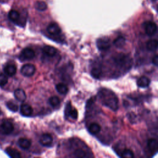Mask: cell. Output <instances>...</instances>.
<instances>
[{
    "label": "cell",
    "mask_w": 158,
    "mask_h": 158,
    "mask_svg": "<svg viewBox=\"0 0 158 158\" xmlns=\"http://www.w3.org/2000/svg\"><path fill=\"white\" fill-rule=\"evenodd\" d=\"M17 144L20 148L23 149H27L31 146V141L27 138H21L18 140Z\"/></svg>",
    "instance_id": "11"
},
{
    "label": "cell",
    "mask_w": 158,
    "mask_h": 158,
    "mask_svg": "<svg viewBox=\"0 0 158 158\" xmlns=\"http://www.w3.org/2000/svg\"><path fill=\"white\" fill-rule=\"evenodd\" d=\"M102 73L101 69L99 67H93L91 71V74L93 77L98 79L101 77Z\"/></svg>",
    "instance_id": "24"
},
{
    "label": "cell",
    "mask_w": 158,
    "mask_h": 158,
    "mask_svg": "<svg viewBox=\"0 0 158 158\" xmlns=\"http://www.w3.org/2000/svg\"><path fill=\"white\" fill-rule=\"evenodd\" d=\"M113 43H114V45L116 48H122L123 46V45L125 43V39L123 36H119L114 40Z\"/></svg>",
    "instance_id": "21"
},
{
    "label": "cell",
    "mask_w": 158,
    "mask_h": 158,
    "mask_svg": "<svg viewBox=\"0 0 158 158\" xmlns=\"http://www.w3.org/2000/svg\"><path fill=\"white\" fill-rule=\"evenodd\" d=\"M8 82V79L5 74L0 73V86L2 87L5 86Z\"/></svg>",
    "instance_id": "29"
},
{
    "label": "cell",
    "mask_w": 158,
    "mask_h": 158,
    "mask_svg": "<svg viewBox=\"0 0 158 158\" xmlns=\"http://www.w3.org/2000/svg\"><path fill=\"white\" fill-rule=\"evenodd\" d=\"M9 19L14 22H16L20 18V14L15 10H11L8 14Z\"/></svg>",
    "instance_id": "20"
},
{
    "label": "cell",
    "mask_w": 158,
    "mask_h": 158,
    "mask_svg": "<svg viewBox=\"0 0 158 158\" xmlns=\"http://www.w3.org/2000/svg\"><path fill=\"white\" fill-rule=\"evenodd\" d=\"M150 80L144 76L141 77L140 78H139V79L137 81V85L140 88H147L149 86V84H150Z\"/></svg>",
    "instance_id": "14"
},
{
    "label": "cell",
    "mask_w": 158,
    "mask_h": 158,
    "mask_svg": "<svg viewBox=\"0 0 158 158\" xmlns=\"http://www.w3.org/2000/svg\"><path fill=\"white\" fill-rule=\"evenodd\" d=\"M121 157H127V158H131L134 157V153L133 152L129 149H124L122 152L121 153Z\"/></svg>",
    "instance_id": "26"
},
{
    "label": "cell",
    "mask_w": 158,
    "mask_h": 158,
    "mask_svg": "<svg viewBox=\"0 0 158 158\" xmlns=\"http://www.w3.org/2000/svg\"><path fill=\"white\" fill-rule=\"evenodd\" d=\"M56 88L57 92L61 94H65L68 92V87L65 84L62 83L57 84L56 86Z\"/></svg>",
    "instance_id": "22"
},
{
    "label": "cell",
    "mask_w": 158,
    "mask_h": 158,
    "mask_svg": "<svg viewBox=\"0 0 158 158\" xmlns=\"http://www.w3.org/2000/svg\"><path fill=\"white\" fill-rule=\"evenodd\" d=\"M20 56L25 60H30L35 57V52L31 48H26L22 51Z\"/></svg>",
    "instance_id": "8"
},
{
    "label": "cell",
    "mask_w": 158,
    "mask_h": 158,
    "mask_svg": "<svg viewBox=\"0 0 158 158\" xmlns=\"http://www.w3.org/2000/svg\"><path fill=\"white\" fill-rule=\"evenodd\" d=\"M115 63L120 67L129 68L131 65V58L125 54H118L114 57Z\"/></svg>",
    "instance_id": "2"
},
{
    "label": "cell",
    "mask_w": 158,
    "mask_h": 158,
    "mask_svg": "<svg viewBox=\"0 0 158 158\" xmlns=\"http://www.w3.org/2000/svg\"><path fill=\"white\" fill-rule=\"evenodd\" d=\"M74 155L77 157H88L87 153L83 149H78L74 152Z\"/></svg>",
    "instance_id": "28"
},
{
    "label": "cell",
    "mask_w": 158,
    "mask_h": 158,
    "mask_svg": "<svg viewBox=\"0 0 158 158\" xmlns=\"http://www.w3.org/2000/svg\"><path fill=\"white\" fill-rule=\"evenodd\" d=\"M4 71L6 75L8 76H13L17 72V68L16 66L13 64H9L4 67Z\"/></svg>",
    "instance_id": "16"
},
{
    "label": "cell",
    "mask_w": 158,
    "mask_h": 158,
    "mask_svg": "<svg viewBox=\"0 0 158 158\" xmlns=\"http://www.w3.org/2000/svg\"><path fill=\"white\" fill-rule=\"evenodd\" d=\"M49 103L53 107H57V106H58L59 105V104H60V99H59V98L57 96H51L49 99Z\"/></svg>",
    "instance_id": "25"
},
{
    "label": "cell",
    "mask_w": 158,
    "mask_h": 158,
    "mask_svg": "<svg viewBox=\"0 0 158 158\" xmlns=\"http://www.w3.org/2000/svg\"><path fill=\"white\" fill-rule=\"evenodd\" d=\"M70 110H71V105L69 102H68L65 107V115L66 117L69 116V113H70Z\"/></svg>",
    "instance_id": "31"
},
{
    "label": "cell",
    "mask_w": 158,
    "mask_h": 158,
    "mask_svg": "<svg viewBox=\"0 0 158 158\" xmlns=\"http://www.w3.org/2000/svg\"><path fill=\"white\" fill-rule=\"evenodd\" d=\"M35 7L40 11L45 10L47 9V4L43 1H38L35 4Z\"/></svg>",
    "instance_id": "23"
},
{
    "label": "cell",
    "mask_w": 158,
    "mask_h": 158,
    "mask_svg": "<svg viewBox=\"0 0 158 158\" xmlns=\"http://www.w3.org/2000/svg\"><path fill=\"white\" fill-rule=\"evenodd\" d=\"M98 96L101 103L104 106L114 111L118 109V99L112 91L107 89H102L99 91Z\"/></svg>",
    "instance_id": "1"
},
{
    "label": "cell",
    "mask_w": 158,
    "mask_h": 158,
    "mask_svg": "<svg viewBox=\"0 0 158 158\" xmlns=\"http://www.w3.org/2000/svg\"><path fill=\"white\" fill-rule=\"evenodd\" d=\"M7 108L12 111V112H17L18 110V106L12 101H9L7 102Z\"/></svg>",
    "instance_id": "27"
},
{
    "label": "cell",
    "mask_w": 158,
    "mask_h": 158,
    "mask_svg": "<svg viewBox=\"0 0 158 158\" xmlns=\"http://www.w3.org/2000/svg\"><path fill=\"white\" fill-rule=\"evenodd\" d=\"M101 126L99 124H98V123H92L91 124H90V125L89 126L88 128V130L89 132L92 134V135H95L98 133L100 131H101Z\"/></svg>",
    "instance_id": "17"
},
{
    "label": "cell",
    "mask_w": 158,
    "mask_h": 158,
    "mask_svg": "<svg viewBox=\"0 0 158 158\" xmlns=\"http://www.w3.org/2000/svg\"><path fill=\"white\" fill-rule=\"evenodd\" d=\"M157 44L156 40H151L146 43V48L148 51H154L157 48Z\"/></svg>",
    "instance_id": "19"
},
{
    "label": "cell",
    "mask_w": 158,
    "mask_h": 158,
    "mask_svg": "<svg viewBox=\"0 0 158 158\" xmlns=\"http://www.w3.org/2000/svg\"><path fill=\"white\" fill-rule=\"evenodd\" d=\"M96 46L100 51H106L110 47V41L106 37L98 38L96 41Z\"/></svg>",
    "instance_id": "3"
},
{
    "label": "cell",
    "mask_w": 158,
    "mask_h": 158,
    "mask_svg": "<svg viewBox=\"0 0 158 158\" xmlns=\"http://www.w3.org/2000/svg\"><path fill=\"white\" fill-rule=\"evenodd\" d=\"M47 31L52 35H57L60 33L61 30L57 23H51L47 27Z\"/></svg>",
    "instance_id": "9"
},
{
    "label": "cell",
    "mask_w": 158,
    "mask_h": 158,
    "mask_svg": "<svg viewBox=\"0 0 158 158\" xmlns=\"http://www.w3.org/2000/svg\"><path fill=\"white\" fill-rule=\"evenodd\" d=\"M14 130L13 124L8 121L4 120L0 125V132L4 135H9Z\"/></svg>",
    "instance_id": "5"
},
{
    "label": "cell",
    "mask_w": 158,
    "mask_h": 158,
    "mask_svg": "<svg viewBox=\"0 0 158 158\" xmlns=\"http://www.w3.org/2000/svg\"><path fill=\"white\" fill-rule=\"evenodd\" d=\"M36 70L35 65L31 64H27L23 65L20 70L21 73L25 77H31L33 75Z\"/></svg>",
    "instance_id": "4"
},
{
    "label": "cell",
    "mask_w": 158,
    "mask_h": 158,
    "mask_svg": "<svg viewBox=\"0 0 158 158\" xmlns=\"http://www.w3.org/2000/svg\"><path fill=\"white\" fill-rule=\"evenodd\" d=\"M148 147L150 151L152 153H156L157 151V141L156 139L151 138L148 141Z\"/></svg>",
    "instance_id": "15"
},
{
    "label": "cell",
    "mask_w": 158,
    "mask_h": 158,
    "mask_svg": "<svg viewBox=\"0 0 158 158\" xmlns=\"http://www.w3.org/2000/svg\"><path fill=\"white\" fill-rule=\"evenodd\" d=\"M43 52L49 57H52L55 56L57 52V50L55 48L51 46H44L43 48Z\"/></svg>",
    "instance_id": "13"
},
{
    "label": "cell",
    "mask_w": 158,
    "mask_h": 158,
    "mask_svg": "<svg viewBox=\"0 0 158 158\" xmlns=\"http://www.w3.org/2000/svg\"><path fill=\"white\" fill-rule=\"evenodd\" d=\"M145 32L147 35L148 36H152L154 35L157 31V25L151 21L146 22L144 23Z\"/></svg>",
    "instance_id": "6"
},
{
    "label": "cell",
    "mask_w": 158,
    "mask_h": 158,
    "mask_svg": "<svg viewBox=\"0 0 158 158\" xmlns=\"http://www.w3.org/2000/svg\"><path fill=\"white\" fill-rule=\"evenodd\" d=\"M52 141H53V139L52 136L48 133L43 134L40 138V144L44 146H47V147H49L52 144Z\"/></svg>",
    "instance_id": "7"
},
{
    "label": "cell",
    "mask_w": 158,
    "mask_h": 158,
    "mask_svg": "<svg viewBox=\"0 0 158 158\" xmlns=\"http://www.w3.org/2000/svg\"><path fill=\"white\" fill-rule=\"evenodd\" d=\"M14 97L20 102H23L27 98L25 91L22 89H17L14 91Z\"/></svg>",
    "instance_id": "12"
},
{
    "label": "cell",
    "mask_w": 158,
    "mask_h": 158,
    "mask_svg": "<svg viewBox=\"0 0 158 158\" xmlns=\"http://www.w3.org/2000/svg\"><path fill=\"white\" fill-rule=\"evenodd\" d=\"M69 115L73 119H76L78 117V112L77 110L74 109H71L69 113Z\"/></svg>",
    "instance_id": "30"
},
{
    "label": "cell",
    "mask_w": 158,
    "mask_h": 158,
    "mask_svg": "<svg viewBox=\"0 0 158 158\" xmlns=\"http://www.w3.org/2000/svg\"><path fill=\"white\" fill-rule=\"evenodd\" d=\"M6 152L7 154V155L12 158H20L21 157L20 153L16 149L11 148H8L6 149Z\"/></svg>",
    "instance_id": "18"
},
{
    "label": "cell",
    "mask_w": 158,
    "mask_h": 158,
    "mask_svg": "<svg viewBox=\"0 0 158 158\" xmlns=\"http://www.w3.org/2000/svg\"><path fill=\"white\" fill-rule=\"evenodd\" d=\"M20 113L23 116H30L33 113V109L31 106L27 104H23L20 106Z\"/></svg>",
    "instance_id": "10"
},
{
    "label": "cell",
    "mask_w": 158,
    "mask_h": 158,
    "mask_svg": "<svg viewBox=\"0 0 158 158\" xmlns=\"http://www.w3.org/2000/svg\"><path fill=\"white\" fill-rule=\"evenodd\" d=\"M152 63L156 66L157 65V64H158V56H157V55H156L152 57Z\"/></svg>",
    "instance_id": "32"
}]
</instances>
